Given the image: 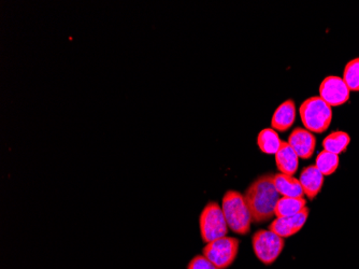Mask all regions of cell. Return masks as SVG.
<instances>
[{
  "mask_svg": "<svg viewBox=\"0 0 359 269\" xmlns=\"http://www.w3.org/2000/svg\"><path fill=\"white\" fill-rule=\"evenodd\" d=\"M243 196L254 223H264L276 216V204L281 195L274 185L273 173H265L254 180Z\"/></svg>",
  "mask_w": 359,
  "mask_h": 269,
  "instance_id": "1",
  "label": "cell"
},
{
  "mask_svg": "<svg viewBox=\"0 0 359 269\" xmlns=\"http://www.w3.org/2000/svg\"><path fill=\"white\" fill-rule=\"evenodd\" d=\"M222 210L228 228L233 232L245 236L251 232V212L241 193L233 190L226 192L222 200Z\"/></svg>",
  "mask_w": 359,
  "mask_h": 269,
  "instance_id": "2",
  "label": "cell"
},
{
  "mask_svg": "<svg viewBox=\"0 0 359 269\" xmlns=\"http://www.w3.org/2000/svg\"><path fill=\"white\" fill-rule=\"evenodd\" d=\"M299 113L302 124L311 133H325L332 124V107L320 96L306 99L300 106Z\"/></svg>",
  "mask_w": 359,
  "mask_h": 269,
  "instance_id": "3",
  "label": "cell"
},
{
  "mask_svg": "<svg viewBox=\"0 0 359 269\" xmlns=\"http://www.w3.org/2000/svg\"><path fill=\"white\" fill-rule=\"evenodd\" d=\"M201 240L205 244L227 236L228 225L223 210L217 202H209L199 216Z\"/></svg>",
  "mask_w": 359,
  "mask_h": 269,
  "instance_id": "4",
  "label": "cell"
},
{
  "mask_svg": "<svg viewBox=\"0 0 359 269\" xmlns=\"http://www.w3.org/2000/svg\"><path fill=\"white\" fill-rule=\"evenodd\" d=\"M240 240L236 237L219 238L205 244L203 254L219 269H227L235 263L239 254Z\"/></svg>",
  "mask_w": 359,
  "mask_h": 269,
  "instance_id": "5",
  "label": "cell"
},
{
  "mask_svg": "<svg viewBox=\"0 0 359 269\" xmlns=\"http://www.w3.org/2000/svg\"><path fill=\"white\" fill-rule=\"evenodd\" d=\"M252 246L256 258L264 265L273 264L282 254L285 242L271 230H259L252 237Z\"/></svg>",
  "mask_w": 359,
  "mask_h": 269,
  "instance_id": "6",
  "label": "cell"
},
{
  "mask_svg": "<svg viewBox=\"0 0 359 269\" xmlns=\"http://www.w3.org/2000/svg\"><path fill=\"white\" fill-rule=\"evenodd\" d=\"M350 88L344 78L330 76L322 81L320 86V97L330 107H339L346 104L350 99Z\"/></svg>",
  "mask_w": 359,
  "mask_h": 269,
  "instance_id": "7",
  "label": "cell"
},
{
  "mask_svg": "<svg viewBox=\"0 0 359 269\" xmlns=\"http://www.w3.org/2000/svg\"><path fill=\"white\" fill-rule=\"evenodd\" d=\"M310 209L304 208L299 214L286 218H276L269 225V230L282 238L292 237L299 232L308 220Z\"/></svg>",
  "mask_w": 359,
  "mask_h": 269,
  "instance_id": "8",
  "label": "cell"
},
{
  "mask_svg": "<svg viewBox=\"0 0 359 269\" xmlns=\"http://www.w3.org/2000/svg\"><path fill=\"white\" fill-rule=\"evenodd\" d=\"M287 143L297 153L299 159H311L316 152V137L308 129L302 127L294 129L288 137Z\"/></svg>",
  "mask_w": 359,
  "mask_h": 269,
  "instance_id": "9",
  "label": "cell"
},
{
  "mask_svg": "<svg viewBox=\"0 0 359 269\" xmlns=\"http://www.w3.org/2000/svg\"><path fill=\"white\" fill-rule=\"evenodd\" d=\"M304 195L313 200L320 194L324 184V176L316 165H309L302 169L299 178Z\"/></svg>",
  "mask_w": 359,
  "mask_h": 269,
  "instance_id": "10",
  "label": "cell"
},
{
  "mask_svg": "<svg viewBox=\"0 0 359 269\" xmlns=\"http://www.w3.org/2000/svg\"><path fill=\"white\" fill-rule=\"evenodd\" d=\"M296 119V105L292 99L282 103L274 111L271 119V126L274 131H286L292 126Z\"/></svg>",
  "mask_w": 359,
  "mask_h": 269,
  "instance_id": "11",
  "label": "cell"
},
{
  "mask_svg": "<svg viewBox=\"0 0 359 269\" xmlns=\"http://www.w3.org/2000/svg\"><path fill=\"white\" fill-rule=\"evenodd\" d=\"M276 164L278 171L284 175L294 176L298 171L299 157L286 141H282L279 151L276 153Z\"/></svg>",
  "mask_w": 359,
  "mask_h": 269,
  "instance_id": "12",
  "label": "cell"
},
{
  "mask_svg": "<svg viewBox=\"0 0 359 269\" xmlns=\"http://www.w3.org/2000/svg\"><path fill=\"white\" fill-rule=\"evenodd\" d=\"M274 185L281 197H304V192L302 183H300L299 179L294 176L284 175L281 173H276L274 175Z\"/></svg>",
  "mask_w": 359,
  "mask_h": 269,
  "instance_id": "13",
  "label": "cell"
},
{
  "mask_svg": "<svg viewBox=\"0 0 359 269\" xmlns=\"http://www.w3.org/2000/svg\"><path fill=\"white\" fill-rule=\"evenodd\" d=\"M351 143V137L348 133L342 131H332L323 140V147L328 152L339 155L344 153Z\"/></svg>",
  "mask_w": 359,
  "mask_h": 269,
  "instance_id": "14",
  "label": "cell"
},
{
  "mask_svg": "<svg viewBox=\"0 0 359 269\" xmlns=\"http://www.w3.org/2000/svg\"><path fill=\"white\" fill-rule=\"evenodd\" d=\"M306 207V200L304 197H281L276 204V218L295 216Z\"/></svg>",
  "mask_w": 359,
  "mask_h": 269,
  "instance_id": "15",
  "label": "cell"
},
{
  "mask_svg": "<svg viewBox=\"0 0 359 269\" xmlns=\"http://www.w3.org/2000/svg\"><path fill=\"white\" fill-rule=\"evenodd\" d=\"M279 135L273 129H265L260 131L257 137V145L260 151L266 155H274L279 151L282 145Z\"/></svg>",
  "mask_w": 359,
  "mask_h": 269,
  "instance_id": "16",
  "label": "cell"
},
{
  "mask_svg": "<svg viewBox=\"0 0 359 269\" xmlns=\"http://www.w3.org/2000/svg\"><path fill=\"white\" fill-rule=\"evenodd\" d=\"M339 163H340L339 155L328 152L326 150L320 151L316 157V166L324 177H328L336 173Z\"/></svg>",
  "mask_w": 359,
  "mask_h": 269,
  "instance_id": "17",
  "label": "cell"
},
{
  "mask_svg": "<svg viewBox=\"0 0 359 269\" xmlns=\"http://www.w3.org/2000/svg\"><path fill=\"white\" fill-rule=\"evenodd\" d=\"M344 80L352 92H359V58L350 60L344 68Z\"/></svg>",
  "mask_w": 359,
  "mask_h": 269,
  "instance_id": "18",
  "label": "cell"
},
{
  "mask_svg": "<svg viewBox=\"0 0 359 269\" xmlns=\"http://www.w3.org/2000/svg\"><path fill=\"white\" fill-rule=\"evenodd\" d=\"M187 269H219L211 261L208 260L203 254L196 256L189 261Z\"/></svg>",
  "mask_w": 359,
  "mask_h": 269,
  "instance_id": "19",
  "label": "cell"
}]
</instances>
